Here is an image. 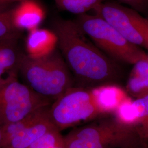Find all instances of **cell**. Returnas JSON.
I'll list each match as a JSON object with an SVG mask.
<instances>
[{
  "instance_id": "obj_1",
  "label": "cell",
  "mask_w": 148,
  "mask_h": 148,
  "mask_svg": "<svg viewBox=\"0 0 148 148\" xmlns=\"http://www.w3.org/2000/svg\"><path fill=\"white\" fill-rule=\"evenodd\" d=\"M52 27L57 48L73 75L75 87L93 88L116 80V64L90 41L74 21L58 18Z\"/></svg>"
},
{
  "instance_id": "obj_2",
  "label": "cell",
  "mask_w": 148,
  "mask_h": 148,
  "mask_svg": "<svg viewBox=\"0 0 148 148\" xmlns=\"http://www.w3.org/2000/svg\"><path fill=\"white\" fill-rule=\"evenodd\" d=\"M19 74L24 84L53 102L75 86L73 75L58 48L38 57L23 53Z\"/></svg>"
},
{
  "instance_id": "obj_3",
  "label": "cell",
  "mask_w": 148,
  "mask_h": 148,
  "mask_svg": "<svg viewBox=\"0 0 148 148\" xmlns=\"http://www.w3.org/2000/svg\"><path fill=\"white\" fill-rule=\"evenodd\" d=\"M65 148H125L144 144L136 127L104 119L74 129L64 137Z\"/></svg>"
},
{
  "instance_id": "obj_4",
  "label": "cell",
  "mask_w": 148,
  "mask_h": 148,
  "mask_svg": "<svg viewBox=\"0 0 148 148\" xmlns=\"http://www.w3.org/2000/svg\"><path fill=\"white\" fill-rule=\"evenodd\" d=\"M74 21L95 46L111 59L134 64L148 58L140 48L128 41L99 16L85 13L79 15Z\"/></svg>"
},
{
  "instance_id": "obj_5",
  "label": "cell",
  "mask_w": 148,
  "mask_h": 148,
  "mask_svg": "<svg viewBox=\"0 0 148 148\" xmlns=\"http://www.w3.org/2000/svg\"><path fill=\"white\" fill-rule=\"evenodd\" d=\"M18 73L0 79V126L18 121L53 101L38 95L18 79Z\"/></svg>"
},
{
  "instance_id": "obj_6",
  "label": "cell",
  "mask_w": 148,
  "mask_h": 148,
  "mask_svg": "<svg viewBox=\"0 0 148 148\" xmlns=\"http://www.w3.org/2000/svg\"><path fill=\"white\" fill-rule=\"evenodd\" d=\"M101 114L91 90L75 86L49 106L51 119L60 132Z\"/></svg>"
},
{
  "instance_id": "obj_7",
  "label": "cell",
  "mask_w": 148,
  "mask_h": 148,
  "mask_svg": "<svg viewBox=\"0 0 148 148\" xmlns=\"http://www.w3.org/2000/svg\"><path fill=\"white\" fill-rule=\"evenodd\" d=\"M93 11L128 41L148 50V21L137 11L116 3L104 2Z\"/></svg>"
},
{
  "instance_id": "obj_8",
  "label": "cell",
  "mask_w": 148,
  "mask_h": 148,
  "mask_svg": "<svg viewBox=\"0 0 148 148\" xmlns=\"http://www.w3.org/2000/svg\"><path fill=\"white\" fill-rule=\"evenodd\" d=\"M50 105L41 107L35 120L19 132L3 142L1 148H27L45 133L57 128L49 115Z\"/></svg>"
},
{
  "instance_id": "obj_9",
  "label": "cell",
  "mask_w": 148,
  "mask_h": 148,
  "mask_svg": "<svg viewBox=\"0 0 148 148\" xmlns=\"http://www.w3.org/2000/svg\"><path fill=\"white\" fill-rule=\"evenodd\" d=\"M45 16L42 6L35 0L22 1L13 8L14 24L21 32H29L38 27Z\"/></svg>"
},
{
  "instance_id": "obj_10",
  "label": "cell",
  "mask_w": 148,
  "mask_h": 148,
  "mask_svg": "<svg viewBox=\"0 0 148 148\" xmlns=\"http://www.w3.org/2000/svg\"><path fill=\"white\" fill-rule=\"evenodd\" d=\"M102 114L114 112L130 97L121 87L112 84L90 89Z\"/></svg>"
},
{
  "instance_id": "obj_11",
  "label": "cell",
  "mask_w": 148,
  "mask_h": 148,
  "mask_svg": "<svg viewBox=\"0 0 148 148\" xmlns=\"http://www.w3.org/2000/svg\"><path fill=\"white\" fill-rule=\"evenodd\" d=\"M25 45L27 54L41 57L57 48V38L53 31L37 27L29 32Z\"/></svg>"
},
{
  "instance_id": "obj_12",
  "label": "cell",
  "mask_w": 148,
  "mask_h": 148,
  "mask_svg": "<svg viewBox=\"0 0 148 148\" xmlns=\"http://www.w3.org/2000/svg\"><path fill=\"white\" fill-rule=\"evenodd\" d=\"M18 41L19 39L0 40V79L5 77V74L18 73L23 53L19 48Z\"/></svg>"
},
{
  "instance_id": "obj_13",
  "label": "cell",
  "mask_w": 148,
  "mask_h": 148,
  "mask_svg": "<svg viewBox=\"0 0 148 148\" xmlns=\"http://www.w3.org/2000/svg\"><path fill=\"white\" fill-rule=\"evenodd\" d=\"M127 90L136 98L148 95V58L134 64L128 80Z\"/></svg>"
},
{
  "instance_id": "obj_14",
  "label": "cell",
  "mask_w": 148,
  "mask_h": 148,
  "mask_svg": "<svg viewBox=\"0 0 148 148\" xmlns=\"http://www.w3.org/2000/svg\"><path fill=\"white\" fill-rule=\"evenodd\" d=\"M13 8L0 7V40L19 39L22 32L18 30L13 20Z\"/></svg>"
},
{
  "instance_id": "obj_15",
  "label": "cell",
  "mask_w": 148,
  "mask_h": 148,
  "mask_svg": "<svg viewBox=\"0 0 148 148\" xmlns=\"http://www.w3.org/2000/svg\"><path fill=\"white\" fill-rule=\"evenodd\" d=\"M115 119L123 125L131 127H137L139 118L133 101L129 98L123 101L114 112Z\"/></svg>"
},
{
  "instance_id": "obj_16",
  "label": "cell",
  "mask_w": 148,
  "mask_h": 148,
  "mask_svg": "<svg viewBox=\"0 0 148 148\" xmlns=\"http://www.w3.org/2000/svg\"><path fill=\"white\" fill-rule=\"evenodd\" d=\"M133 103L139 118L138 131L143 140L148 139V95L137 98Z\"/></svg>"
},
{
  "instance_id": "obj_17",
  "label": "cell",
  "mask_w": 148,
  "mask_h": 148,
  "mask_svg": "<svg viewBox=\"0 0 148 148\" xmlns=\"http://www.w3.org/2000/svg\"><path fill=\"white\" fill-rule=\"evenodd\" d=\"M27 148H65L64 136L58 128L43 135Z\"/></svg>"
},
{
  "instance_id": "obj_18",
  "label": "cell",
  "mask_w": 148,
  "mask_h": 148,
  "mask_svg": "<svg viewBox=\"0 0 148 148\" xmlns=\"http://www.w3.org/2000/svg\"><path fill=\"white\" fill-rule=\"evenodd\" d=\"M59 8L75 14H85L90 11L85 5L76 0H55Z\"/></svg>"
},
{
  "instance_id": "obj_19",
  "label": "cell",
  "mask_w": 148,
  "mask_h": 148,
  "mask_svg": "<svg viewBox=\"0 0 148 148\" xmlns=\"http://www.w3.org/2000/svg\"><path fill=\"white\" fill-rule=\"evenodd\" d=\"M126 4L137 12H145L148 10V0H117Z\"/></svg>"
},
{
  "instance_id": "obj_20",
  "label": "cell",
  "mask_w": 148,
  "mask_h": 148,
  "mask_svg": "<svg viewBox=\"0 0 148 148\" xmlns=\"http://www.w3.org/2000/svg\"><path fill=\"white\" fill-rule=\"evenodd\" d=\"M85 5L89 10H93L98 5L103 2L104 0H76Z\"/></svg>"
},
{
  "instance_id": "obj_21",
  "label": "cell",
  "mask_w": 148,
  "mask_h": 148,
  "mask_svg": "<svg viewBox=\"0 0 148 148\" xmlns=\"http://www.w3.org/2000/svg\"><path fill=\"white\" fill-rule=\"evenodd\" d=\"M25 0H0V7H9L10 5L14 2H21Z\"/></svg>"
},
{
  "instance_id": "obj_22",
  "label": "cell",
  "mask_w": 148,
  "mask_h": 148,
  "mask_svg": "<svg viewBox=\"0 0 148 148\" xmlns=\"http://www.w3.org/2000/svg\"><path fill=\"white\" fill-rule=\"evenodd\" d=\"M2 141V126H0V148H1Z\"/></svg>"
},
{
  "instance_id": "obj_23",
  "label": "cell",
  "mask_w": 148,
  "mask_h": 148,
  "mask_svg": "<svg viewBox=\"0 0 148 148\" xmlns=\"http://www.w3.org/2000/svg\"><path fill=\"white\" fill-rule=\"evenodd\" d=\"M145 148V145L144 144H141V145H139L137 146H134V147H128V148Z\"/></svg>"
}]
</instances>
